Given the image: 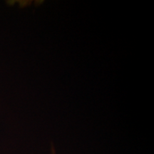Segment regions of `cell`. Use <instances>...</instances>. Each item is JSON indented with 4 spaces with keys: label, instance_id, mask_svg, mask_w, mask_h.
I'll return each mask as SVG.
<instances>
[{
    "label": "cell",
    "instance_id": "6da1fadb",
    "mask_svg": "<svg viewBox=\"0 0 154 154\" xmlns=\"http://www.w3.org/2000/svg\"><path fill=\"white\" fill-rule=\"evenodd\" d=\"M50 154H57L56 153V150H55V147L54 146V145L52 144L51 145V153Z\"/></svg>",
    "mask_w": 154,
    "mask_h": 154
}]
</instances>
